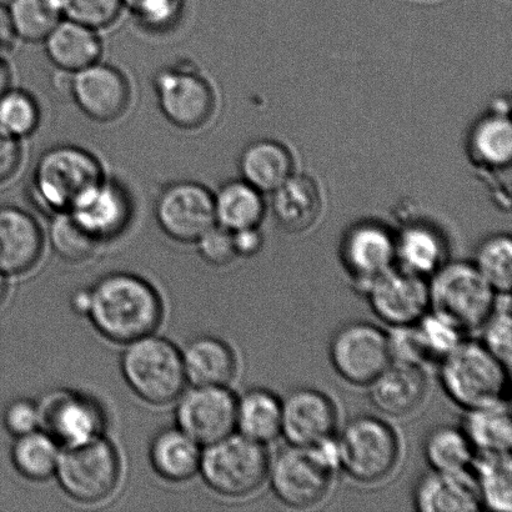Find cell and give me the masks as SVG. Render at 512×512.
Masks as SVG:
<instances>
[{"label": "cell", "instance_id": "obj_1", "mask_svg": "<svg viewBox=\"0 0 512 512\" xmlns=\"http://www.w3.org/2000/svg\"><path fill=\"white\" fill-rule=\"evenodd\" d=\"M163 314L158 290L137 274L118 271L104 275L88 288L85 316L113 343L125 345L157 333Z\"/></svg>", "mask_w": 512, "mask_h": 512}, {"label": "cell", "instance_id": "obj_2", "mask_svg": "<svg viewBox=\"0 0 512 512\" xmlns=\"http://www.w3.org/2000/svg\"><path fill=\"white\" fill-rule=\"evenodd\" d=\"M509 373L479 341L463 340L440 360L441 386L465 411L509 400Z\"/></svg>", "mask_w": 512, "mask_h": 512}, {"label": "cell", "instance_id": "obj_3", "mask_svg": "<svg viewBox=\"0 0 512 512\" xmlns=\"http://www.w3.org/2000/svg\"><path fill=\"white\" fill-rule=\"evenodd\" d=\"M103 179L102 164L88 150L77 145H55L35 164L30 192L39 209L54 215L69 212Z\"/></svg>", "mask_w": 512, "mask_h": 512}, {"label": "cell", "instance_id": "obj_4", "mask_svg": "<svg viewBox=\"0 0 512 512\" xmlns=\"http://www.w3.org/2000/svg\"><path fill=\"white\" fill-rule=\"evenodd\" d=\"M120 370L130 390L148 404L175 403L187 389L182 350L155 333L125 344Z\"/></svg>", "mask_w": 512, "mask_h": 512}, {"label": "cell", "instance_id": "obj_5", "mask_svg": "<svg viewBox=\"0 0 512 512\" xmlns=\"http://www.w3.org/2000/svg\"><path fill=\"white\" fill-rule=\"evenodd\" d=\"M428 284L431 313L449 321L464 335L483 328L498 298L470 261H446Z\"/></svg>", "mask_w": 512, "mask_h": 512}, {"label": "cell", "instance_id": "obj_6", "mask_svg": "<svg viewBox=\"0 0 512 512\" xmlns=\"http://www.w3.org/2000/svg\"><path fill=\"white\" fill-rule=\"evenodd\" d=\"M269 465L265 446L235 431L204 446L199 474L214 493L242 499L256 493L268 480Z\"/></svg>", "mask_w": 512, "mask_h": 512}, {"label": "cell", "instance_id": "obj_7", "mask_svg": "<svg viewBox=\"0 0 512 512\" xmlns=\"http://www.w3.org/2000/svg\"><path fill=\"white\" fill-rule=\"evenodd\" d=\"M338 443L340 471L359 484L380 483L400 460L399 436L378 416H355L344 426Z\"/></svg>", "mask_w": 512, "mask_h": 512}, {"label": "cell", "instance_id": "obj_8", "mask_svg": "<svg viewBox=\"0 0 512 512\" xmlns=\"http://www.w3.org/2000/svg\"><path fill=\"white\" fill-rule=\"evenodd\" d=\"M122 463L113 443L100 436L73 448L62 449L57 478L64 493L78 503L97 504L118 488Z\"/></svg>", "mask_w": 512, "mask_h": 512}, {"label": "cell", "instance_id": "obj_9", "mask_svg": "<svg viewBox=\"0 0 512 512\" xmlns=\"http://www.w3.org/2000/svg\"><path fill=\"white\" fill-rule=\"evenodd\" d=\"M329 358L346 383L369 386L393 361L389 335L368 321L345 324L330 340Z\"/></svg>", "mask_w": 512, "mask_h": 512}, {"label": "cell", "instance_id": "obj_10", "mask_svg": "<svg viewBox=\"0 0 512 512\" xmlns=\"http://www.w3.org/2000/svg\"><path fill=\"white\" fill-rule=\"evenodd\" d=\"M153 84L159 108L174 127L199 129L213 117L215 93L212 85L192 65L183 63L160 69Z\"/></svg>", "mask_w": 512, "mask_h": 512}, {"label": "cell", "instance_id": "obj_11", "mask_svg": "<svg viewBox=\"0 0 512 512\" xmlns=\"http://www.w3.org/2000/svg\"><path fill=\"white\" fill-rule=\"evenodd\" d=\"M335 475L311 448L288 445L270 460L268 479L281 504L304 510L325 499Z\"/></svg>", "mask_w": 512, "mask_h": 512}, {"label": "cell", "instance_id": "obj_12", "mask_svg": "<svg viewBox=\"0 0 512 512\" xmlns=\"http://www.w3.org/2000/svg\"><path fill=\"white\" fill-rule=\"evenodd\" d=\"M238 396L222 385H192L177 399L175 426L207 446L237 431Z\"/></svg>", "mask_w": 512, "mask_h": 512}, {"label": "cell", "instance_id": "obj_13", "mask_svg": "<svg viewBox=\"0 0 512 512\" xmlns=\"http://www.w3.org/2000/svg\"><path fill=\"white\" fill-rule=\"evenodd\" d=\"M40 418L48 433L62 449L89 443L104 436L107 411L97 399L73 390H58L39 403Z\"/></svg>", "mask_w": 512, "mask_h": 512}, {"label": "cell", "instance_id": "obj_14", "mask_svg": "<svg viewBox=\"0 0 512 512\" xmlns=\"http://www.w3.org/2000/svg\"><path fill=\"white\" fill-rule=\"evenodd\" d=\"M155 219L165 235L195 243L215 222L214 193L205 185L182 180L167 185L155 203Z\"/></svg>", "mask_w": 512, "mask_h": 512}, {"label": "cell", "instance_id": "obj_15", "mask_svg": "<svg viewBox=\"0 0 512 512\" xmlns=\"http://www.w3.org/2000/svg\"><path fill=\"white\" fill-rule=\"evenodd\" d=\"M364 295L376 318L391 328L415 325L430 311L429 284L400 266L371 281Z\"/></svg>", "mask_w": 512, "mask_h": 512}, {"label": "cell", "instance_id": "obj_16", "mask_svg": "<svg viewBox=\"0 0 512 512\" xmlns=\"http://www.w3.org/2000/svg\"><path fill=\"white\" fill-rule=\"evenodd\" d=\"M340 261L356 291L368 285L396 264V234L379 222H360L344 234Z\"/></svg>", "mask_w": 512, "mask_h": 512}, {"label": "cell", "instance_id": "obj_17", "mask_svg": "<svg viewBox=\"0 0 512 512\" xmlns=\"http://www.w3.org/2000/svg\"><path fill=\"white\" fill-rule=\"evenodd\" d=\"M339 413L335 401L324 391L299 388L283 400L281 436L288 445L310 448L335 436Z\"/></svg>", "mask_w": 512, "mask_h": 512}, {"label": "cell", "instance_id": "obj_18", "mask_svg": "<svg viewBox=\"0 0 512 512\" xmlns=\"http://www.w3.org/2000/svg\"><path fill=\"white\" fill-rule=\"evenodd\" d=\"M70 94L77 107L98 123L114 122L130 103L128 79L119 69L100 60L72 74Z\"/></svg>", "mask_w": 512, "mask_h": 512}, {"label": "cell", "instance_id": "obj_19", "mask_svg": "<svg viewBox=\"0 0 512 512\" xmlns=\"http://www.w3.org/2000/svg\"><path fill=\"white\" fill-rule=\"evenodd\" d=\"M69 213L95 242L107 243L128 229L133 217V203L122 183L104 177L74 204Z\"/></svg>", "mask_w": 512, "mask_h": 512}, {"label": "cell", "instance_id": "obj_20", "mask_svg": "<svg viewBox=\"0 0 512 512\" xmlns=\"http://www.w3.org/2000/svg\"><path fill=\"white\" fill-rule=\"evenodd\" d=\"M43 248V232L33 215L12 205L0 207V271L3 274H27L39 263Z\"/></svg>", "mask_w": 512, "mask_h": 512}, {"label": "cell", "instance_id": "obj_21", "mask_svg": "<svg viewBox=\"0 0 512 512\" xmlns=\"http://www.w3.org/2000/svg\"><path fill=\"white\" fill-rule=\"evenodd\" d=\"M368 388L376 409L385 415L403 418L424 403L428 381L420 366L391 361Z\"/></svg>", "mask_w": 512, "mask_h": 512}, {"label": "cell", "instance_id": "obj_22", "mask_svg": "<svg viewBox=\"0 0 512 512\" xmlns=\"http://www.w3.org/2000/svg\"><path fill=\"white\" fill-rule=\"evenodd\" d=\"M413 501L420 512H476L483 508L471 470H431L416 483Z\"/></svg>", "mask_w": 512, "mask_h": 512}, {"label": "cell", "instance_id": "obj_23", "mask_svg": "<svg viewBox=\"0 0 512 512\" xmlns=\"http://www.w3.org/2000/svg\"><path fill=\"white\" fill-rule=\"evenodd\" d=\"M43 43L54 67L69 74L99 62L103 54L98 30L68 18L60 20Z\"/></svg>", "mask_w": 512, "mask_h": 512}, {"label": "cell", "instance_id": "obj_24", "mask_svg": "<svg viewBox=\"0 0 512 512\" xmlns=\"http://www.w3.org/2000/svg\"><path fill=\"white\" fill-rule=\"evenodd\" d=\"M273 193L274 217L285 232L305 233L318 222L323 197L318 183L309 175L293 174Z\"/></svg>", "mask_w": 512, "mask_h": 512}, {"label": "cell", "instance_id": "obj_25", "mask_svg": "<svg viewBox=\"0 0 512 512\" xmlns=\"http://www.w3.org/2000/svg\"><path fill=\"white\" fill-rule=\"evenodd\" d=\"M185 376L192 385L229 386L237 375L238 359L227 341L200 335L182 350Z\"/></svg>", "mask_w": 512, "mask_h": 512}, {"label": "cell", "instance_id": "obj_26", "mask_svg": "<svg viewBox=\"0 0 512 512\" xmlns=\"http://www.w3.org/2000/svg\"><path fill=\"white\" fill-rule=\"evenodd\" d=\"M203 446L178 426L165 428L153 436L149 460L153 470L169 483H185L199 474Z\"/></svg>", "mask_w": 512, "mask_h": 512}, {"label": "cell", "instance_id": "obj_27", "mask_svg": "<svg viewBox=\"0 0 512 512\" xmlns=\"http://www.w3.org/2000/svg\"><path fill=\"white\" fill-rule=\"evenodd\" d=\"M448 252L443 233L429 223H410L396 234V263L425 279L448 261Z\"/></svg>", "mask_w": 512, "mask_h": 512}, {"label": "cell", "instance_id": "obj_28", "mask_svg": "<svg viewBox=\"0 0 512 512\" xmlns=\"http://www.w3.org/2000/svg\"><path fill=\"white\" fill-rule=\"evenodd\" d=\"M239 168L245 182L261 193H273L294 174V158L284 144L258 140L244 149Z\"/></svg>", "mask_w": 512, "mask_h": 512}, {"label": "cell", "instance_id": "obj_29", "mask_svg": "<svg viewBox=\"0 0 512 512\" xmlns=\"http://www.w3.org/2000/svg\"><path fill=\"white\" fill-rule=\"evenodd\" d=\"M283 400L268 389L253 388L238 398L237 433L260 445L281 436Z\"/></svg>", "mask_w": 512, "mask_h": 512}, {"label": "cell", "instance_id": "obj_30", "mask_svg": "<svg viewBox=\"0 0 512 512\" xmlns=\"http://www.w3.org/2000/svg\"><path fill=\"white\" fill-rule=\"evenodd\" d=\"M471 162L486 170L510 168L512 159V127L509 114L491 110L471 128L468 137Z\"/></svg>", "mask_w": 512, "mask_h": 512}, {"label": "cell", "instance_id": "obj_31", "mask_svg": "<svg viewBox=\"0 0 512 512\" xmlns=\"http://www.w3.org/2000/svg\"><path fill=\"white\" fill-rule=\"evenodd\" d=\"M261 194L244 179L223 184L214 194L215 222L232 233L258 228L265 215Z\"/></svg>", "mask_w": 512, "mask_h": 512}, {"label": "cell", "instance_id": "obj_32", "mask_svg": "<svg viewBox=\"0 0 512 512\" xmlns=\"http://www.w3.org/2000/svg\"><path fill=\"white\" fill-rule=\"evenodd\" d=\"M476 453H511L512 418L509 400L466 411L463 425Z\"/></svg>", "mask_w": 512, "mask_h": 512}, {"label": "cell", "instance_id": "obj_33", "mask_svg": "<svg viewBox=\"0 0 512 512\" xmlns=\"http://www.w3.org/2000/svg\"><path fill=\"white\" fill-rule=\"evenodd\" d=\"M62 446L43 429L14 438L10 459L24 479L42 483L57 473Z\"/></svg>", "mask_w": 512, "mask_h": 512}, {"label": "cell", "instance_id": "obj_34", "mask_svg": "<svg viewBox=\"0 0 512 512\" xmlns=\"http://www.w3.org/2000/svg\"><path fill=\"white\" fill-rule=\"evenodd\" d=\"M471 471L479 491L481 506L495 512H511V453H478L471 465Z\"/></svg>", "mask_w": 512, "mask_h": 512}, {"label": "cell", "instance_id": "obj_35", "mask_svg": "<svg viewBox=\"0 0 512 512\" xmlns=\"http://www.w3.org/2000/svg\"><path fill=\"white\" fill-rule=\"evenodd\" d=\"M424 455L431 470L460 473L471 470L476 450L463 429L439 425L426 435Z\"/></svg>", "mask_w": 512, "mask_h": 512}, {"label": "cell", "instance_id": "obj_36", "mask_svg": "<svg viewBox=\"0 0 512 512\" xmlns=\"http://www.w3.org/2000/svg\"><path fill=\"white\" fill-rule=\"evenodd\" d=\"M8 10L15 35L29 43L44 42L64 18L60 0H10Z\"/></svg>", "mask_w": 512, "mask_h": 512}, {"label": "cell", "instance_id": "obj_37", "mask_svg": "<svg viewBox=\"0 0 512 512\" xmlns=\"http://www.w3.org/2000/svg\"><path fill=\"white\" fill-rule=\"evenodd\" d=\"M475 268L498 294H511L512 239L509 234L491 235L476 249Z\"/></svg>", "mask_w": 512, "mask_h": 512}, {"label": "cell", "instance_id": "obj_38", "mask_svg": "<svg viewBox=\"0 0 512 512\" xmlns=\"http://www.w3.org/2000/svg\"><path fill=\"white\" fill-rule=\"evenodd\" d=\"M49 240L54 253L70 264L89 260L99 245L69 212L52 215Z\"/></svg>", "mask_w": 512, "mask_h": 512}, {"label": "cell", "instance_id": "obj_39", "mask_svg": "<svg viewBox=\"0 0 512 512\" xmlns=\"http://www.w3.org/2000/svg\"><path fill=\"white\" fill-rule=\"evenodd\" d=\"M40 123V109L32 94L9 88L0 97V129L15 139L32 135Z\"/></svg>", "mask_w": 512, "mask_h": 512}, {"label": "cell", "instance_id": "obj_40", "mask_svg": "<svg viewBox=\"0 0 512 512\" xmlns=\"http://www.w3.org/2000/svg\"><path fill=\"white\" fill-rule=\"evenodd\" d=\"M480 331L483 333L481 344L510 369L512 355L511 294H498L494 311Z\"/></svg>", "mask_w": 512, "mask_h": 512}, {"label": "cell", "instance_id": "obj_41", "mask_svg": "<svg viewBox=\"0 0 512 512\" xmlns=\"http://www.w3.org/2000/svg\"><path fill=\"white\" fill-rule=\"evenodd\" d=\"M415 325L431 361H440L464 340L459 329L431 311Z\"/></svg>", "mask_w": 512, "mask_h": 512}, {"label": "cell", "instance_id": "obj_42", "mask_svg": "<svg viewBox=\"0 0 512 512\" xmlns=\"http://www.w3.org/2000/svg\"><path fill=\"white\" fill-rule=\"evenodd\" d=\"M137 22L150 32H165L182 17L184 0H123Z\"/></svg>", "mask_w": 512, "mask_h": 512}, {"label": "cell", "instance_id": "obj_43", "mask_svg": "<svg viewBox=\"0 0 512 512\" xmlns=\"http://www.w3.org/2000/svg\"><path fill=\"white\" fill-rule=\"evenodd\" d=\"M64 18L95 30L117 22L124 9L123 0H60Z\"/></svg>", "mask_w": 512, "mask_h": 512}, {"label": "cell", "instance_id": "obj_44", "mask_svg": "<svg viewBox=\"0 0 512 512\" xmlns=\"http://www.w3.org/2000/svg\"><path fill=\"white\" fill-rule=\"evenodd\" d=\"M198 252L208 264L225 266L238 258L233 244V234L215 224L197 242Z\"/></svg>", "mask_w": 512, "mask_h": 512}, {"label": "cell", "instance_id": "obj_45", "mask_svg": "<svg viewBox=\"0 0 512 512\" xmlns=\"http://www.w3.org/2000/svg\"><path fill=\"white\" fill-rule=\"evenodd\" d=\"M3 424L14 438L39 430L42 425L39 403L25 398L10 401L4 410Z\"/></svg>", "mask_w": 512, "mask_h": 512}, {"label": "cell", "instance_id": "obj_46", "mask_svg": "<svg viewBox=\"0 0 512 512\" xmlns=\"http://www.w3.org/2000/svg\"><path fill=\"white\" fill-rule=\"evenodd\" d=\"M19 142L0 129V184L8 182L18 172L23 154Z\"/></svg>", "mask_w": 512, "mask_h": 512}, {"label": "cell", "instance_id": "obj_47", "mask_svg": "<svg viewBox=\"0 0 512 512\" xmlns=\"http://www.w3.org/2000/svg\"><path fill=\"white\" fill-rule=\"evenodd\" d=\"M233 244L238 258H253L263 248L264 238L258 228H248L233 232Z\"/></svg>", "mask_w": 512, "mask_h": 512}, {"label": "cell", "instance_id": "obj_48", "mask_svg": "<svg viewBox=\"0 0 512 512\" xmlns=\"http://www.w3.org/2000/svg\"><path fill=\"white\" fill-rule=\"evenodd\" d=\"M17 39L8 5L0 3V53L8 52V50L12 49Z\"/></svg>", "mask_w": 512, "mask_h": 512}, {"label": "cell", "instance_id": "obj_49", "mask_svg": "<svg viewBox=\"0 0 512 512\" xmlns=\"http://www.w3.org/2000/svg\"><path fill=\"white\" fill-rule=\"evenodd\" d=\"M12 69L4 59L0 58V97L7 92L9 88H12Z\"/></svg>", "mask_w": 512, "mask_h": 512}, {"label": "cell", "instance_id": "obj_50", "mask_svg": "<svg viewBox=\"0 0 512 512\" xmlns=\"http://www.w3.org/2000/svg\"><path fill=\"white\" fill-rule=\"evenodd\" d=\"M8 293H9L8 276L3 274L2 271H0V308H2L3 304L5 303V300H7Z\"/></svg>", "mask_w": 512, "mask_h": 512}]
</instances>
